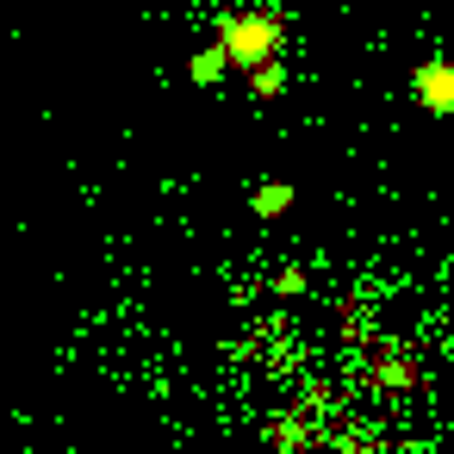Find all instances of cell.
<instances>
[{"label":"cell","instance_id":"obj_1","mask_svg":"<svg viewBox=\"0 0 454 454\" xmlns=\"http://www.w3.org/2000/svg\"><path fill=\"white\" fill-rule=\"evenodd\" d=\"M355 373H361V386L380 392V398H411V392L429 386L423 355H417L404 336H392V330H380L367 348H355Z\"/></svg>","mask_w":454,"mask_h":454},{"label":"cell","instance_id":"obj_2","mask_svg":"<svg viewBox=\"0 0 454 454\" xmlns=\"http://www.w3.org/2000/svg\"><path fill=\"white\" fill-rule=\"evenodd\" d=\"M286 13L280 7H249V13H218V44L231 51V63H237V75H249V69H262V63H274L280 51H286Z\"/></svg>","mask_w":454,"mask_h":454},{"label":"cell","instance_id":"obj_3","mask_svg":"<svg viewBox=\"0 0 454 454\" xmlns=\"http://www.w3.org/2000/svg\"><path fill=\"white\" fill-rule=\"evenodd\" d=\"M411 100L429 113V119H454V63L448 57H423L411 69Z\"/></svg>","mask_w":454,"mask_h":454},{"label":"cell","instance_id":"obj_4","mask_svg":"<svg viewBox=\"0 0 454 454\" xmlns=\"http://www.w3.org/2000/svg\"><path fill=\"white\" fill-rule=\"evenodd\" d=\"M231 69H237V63H231V51H224L218 38H212V44H200V51L187 57V82H193V88H218Z\"/></svg>","mask_w":454,"mask_h":454},{"label":"cell","instance_id":"obj_5","mask_svg":"<svg viewBox=\"0 0 454 454\" xmlns=\"http://www.w3.org/2000/svg\"><path fill=\"white\" fill-rule=\"evenodd\" d=\"M293 200H299V187H293V181H262V187L249 193V212H255V218H286V212H293Z\"/></svg>","mask_w":454,"mask_h":454},{"label":"cell","instance_id":"obj_6","mask_svg":"<svg viewBox=\"0 0 454 454\" xmlns=\"http://www.w3.org/2000/svg\"><path fill=\"white\" fill-rule=\"evenodd\" d=\"M286 88H293V69H286L280 57L262 63V69H249V94H255V100H280Z\"/></svg>","mask_w":454,"mask_h":454},{"label":"cell","instance_id":"obj_7","mask_svg":"<svg viewBox=\"0 0 454 454\" xmlns=\"http://www.w3.org/2000/svg\"><path fill=\"white\" fill-rule=\"evenodd\" d=\"M305 286H311V274H305V268H280V274H274V293H280V299H299Z\"/></svg>","mask_w":454,"mask_h":454}]
</instances>
